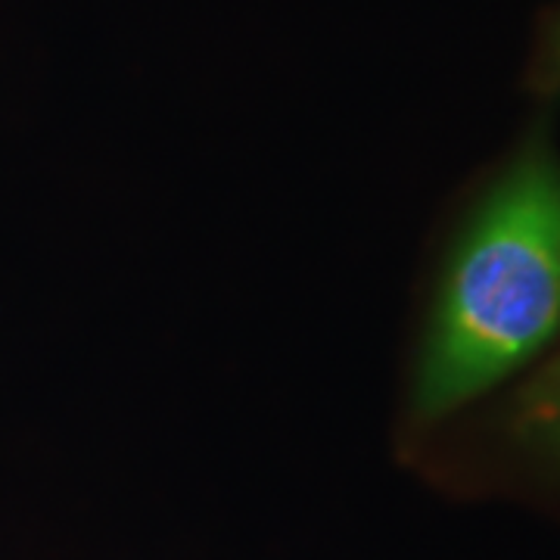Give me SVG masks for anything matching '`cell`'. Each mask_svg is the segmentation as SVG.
Returning a JSON list of instances; mask_svg holds the SVG:
<instances>
[{
    "label": "cell",
    "mask_w": 560,
    "mask_h": 560,
    "mask_svg": "<svg viewBox=\"0 0 560 560\" xmlns=\"http://www.w3.org/2000/svg\"><path fill=\"white\" fill-rule=\"evenodd\" d=\"M560 327V156L533 135L460 215L405 381V420L433 427L486 396Z\"/></svg>",
    "instance_id": "obj_1"
},
{
    "label": "cell",
    "mask_w": 560,
    "mask_h": 560,
    "mask_svg": "<svg viewBox=\"0 0 560 560\" xmlns=\"http://www.w3.org/2000/svg\"><path fill=\"white\" fill-rule=\"evenodd\" d=\"M508 433L526 455L560 467V383H529L514 401Z\"/></svg>",
    "instance_id": "obj_2"
},
{
    "label": "cell",
    "mask_w": 560,
    "mask_h": 560,
    "mask_svg": "<svg viewBox=\"0 0 560 560\" xmlns=\"http://www.w3.org/2000/svg\"><path fill=\"white\" fill-rule=\"evenodd\" d=\"M533 84L541 94H558L560 91V13L541 40L539 57L533 66Z\"/></svg>",
    "instance_id": "obj_3"
},
{
    "label": "cell",
    "mask_w": 560,
    "mask_h": 560,
    "mask_svg": "<svg viewBox=\"0 0 560 560\" xmlns=\"http://www.w3.org/2000/svg\"><path fill=\"white\" fill-rule=\"evenodd\" d=\"M536 381H539V383H560V355L551 361V364H545V368H541V374L536 377Z\"/></svg>",
    "instance_id": "obj_4"
}]
</instances>
